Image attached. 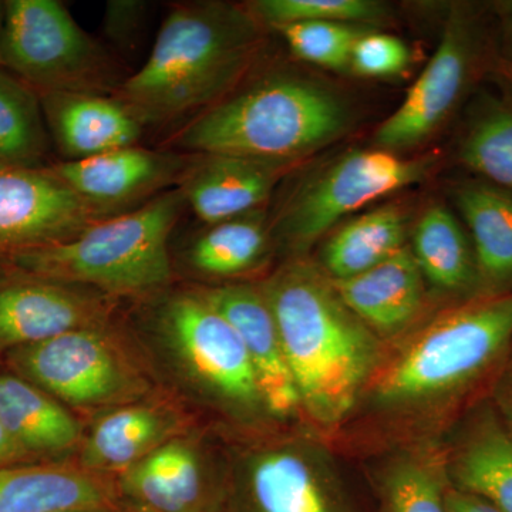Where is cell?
Masks as SVG:
<instances>
[{
  "label": "cell",
  "instance_id": "6da1fadb",
  "mask_svg": "<svg viewBox=\"0 0 512 512\" xmlns=\"http://www.w3.org/2000/svg\"><path fill=\"white\" fill-rule=\"evenodd\" d=\"M259 286L274 313L301 412L322 429L340 426L382 360L379 336L302 256H292Z\"/></svg>",
  "mask_w": 512,
  "mask_h": 512
},
{
  "label": "cell",
  "instance_id": "7a4b0ae2",
  "mask_svg": "<svg viewBox=\"0 0 512 512\" xmlns=\"http://www.w3.org/2000/svg\"><path fill=\"white\" fill-rule=\"evenodd\" d=\"M262 29L245 6L178 3L146 63L114 96L146 126L197 116L237 89L261 52Z\"/></svg>",
  "mask_w": 512,
  "mask_h": 512
},
{
  "label": "cell",
  "instance_id": "3957f363",
  "mask_svg": "<svg viewBox=\"0 0 512 512\" xmlns=\"http://www.w3.org/2000/svg\"><path fill=\"white\" fill-rule=\"evenodd\" d=\"M350 124L348 104L329 87L288 70H272L192 117L170 146L187 154L292 165L338 140Z\"/></svg>",
  "mask_w": 512,
  "mask_h": 512
},
{
  "label": "cell",
  "instance_id": "277c9868",
  "mask_svg": "<svg viewBox=\"0 0 512 512\" xmlns=\"http://www.w3.org/2000/svg\"><path fill=\"white\" fill-rule=\"evenodd\" d=\"M512 346V291L471 298L382 357L365 394L384 410H410L467 390Z\"/></svg>",
  "mask_w": 512,
  "mask_h": 512
},
{
  "label": "cell",
  "instance_id": "5b68a950",
  "mask_svg": "<svg viewBox=\"0 0 512 512\" xmlns=\"http://www.w3.org/2000/svg\"><path fill=\"white\" fill-rule=\"evenodd\" d=\"M187 208L177 187L84 229L52 247L0 258L2 264L56 281L89 286L121 301L148 298L174 282L170 237Z\"/></svg>",
  "mask_w": 512,
  "mask_h": 512
},
{
  "label": "cell",
  "instance_id": "8992f818",
  "mask_svg": "<svg viewBox=\"0 0 512 512\" xmlns=\"http://www.w3.org/2000/svg\"><path fill=\"white\" fill-rule=\"evenodd\" d=\"M10 373L73 413L103 414L156 393L153 373L113 322L5 353Z\"/></svg>",
  "mask_w": 512,
  "mask_h": 512
},
{
  "label": "cell",
  "instance_id": "52a82bcc",
  "mask_svg": "<svg viewBox=\"0 0 512 512\" xmlns=\"http://www.w3.org/2000/svg\"><path fill=\"white\" fill-rule=\"evenodd\" d=\"M192 386L228 412H266L244 343L201 286L173 285L137 301Z\"/></svg>",
  "mask_w": 512,
  "mask_h": 512
},
{
  "label": "cell",
  "instance_id": "ba28073f",
  "mask_svg": "<svg viewBox=\"0 0 512 512\" xmlns=\"http://www.w3.org/2000/svg\"><path fill=\"white\" fill-rule=\"evenodd\" d=\"M0 67L37 93L116 94L127 79L59 0L3 2Z\"/></svg>",
  "mask_w": 512,
  "mask_h": 512
},
{
  "label": "cell",
  "instance_id": "9c48e42d",
  "mask_svg": "<svg viewBox=\"0 0 512 512\" xmlns=\"http://www.w3.org/2000/svg\"><path fill=\"white\" fill-rule=\"evenodd\" d=\"M433 157L404 158L380 150H353L303 175L274 217L272 242L293 256H302L349 214L419 184L429 175Z\"/></svg>",
  "mask_w": 512,
  "mask_h": 512
},
{
  "label": "cell",
  "instance_id": "30bf717a",
  "mask_svg": "<svg viewBox=\"0 0 512 512\" xmlns=\"http://www.w3.org/2000/svg\"><path fill=\"white\" fill-rule=\"evenodd\" d=\"M220 512H357L318 447L266 440L244 450L224 481Z\"/></svg>",
  "mask_w": 512,
  "mask_h": 512
},
{
  "label": "cell",
  "instance_id": "8fae6325",
  "mask_svg": "<svg viewBox=\"0 0 512 512\" xmlns=\"http://www.w3.org/2000/svg\"><path fill=\"white\" fill-rule=\"evenodd\" d=\"M477 46L476 18L466 6H453L430 62L410 87L399 109L377 128L376 148L397 154L420 146L439 130L463 96Z\"/></svg>",
  "mask_w": 512,
  "mask_h": 512
},
{
  "label": "cell",
  "instance_id": "7c38bea8",
  "mask_svg": "<svg viewBox=\"0 0 512 512\" xmlns=\"http://www.w3.org/2000/svg\"><path fill=\"white\" fill-rule=\"evenodd\" d=\"M119 299L0 262V355L113 322Z\"/></svg>",
  "mask_w": 512,
  "mask_h": 512
},
{
  "label": "cell",
  "instance_id": "4fadbf2b",
  "mask_svg": "<svg viewBox=\"0 0 512 512\" xmlns=\"http://www.w3.org/2000/svg\"><path fill=\"white\" fill-rule=\"evenodd\" d=\"M103 220L50 165L0 171V258L62 244Z\"/></svg>",
  "mask_w": 512,
  "mask_h": 512
},
{
  "label": "cell",
  "instance_id": "5bb4252c",
  "mask_svg": "<svg viewBox=\"0 0 512 512\" xmlns=\"http://www.w3.org/2000/svg\"><path fill=\"white\" fill-rule=\"evenodd\" d=\"M194 154L131 146L50 165L103 218L136 210L180 183Z\"/></svg>",
  "mask_w": 512,
  "mask_h": 512
},
{
  "label": "cell",
  "instance_id": "9a60e30c",
  "mask_svg": "<svg viewBox=\"0 0 512 512\" xmlns=\"http://www.w3.org/2000/svg\"><path fill=\"white\" fill-rule=\"evenodd\" d=\"M117 485L121 503L146 512H220L224 490L192 431L121 473Z\"/></svg>",
  "mask_w": 512,
  "mask_h": 512
},
{
  "label": "cell",
  "instance_id": "2e32d148",
  "mask_svg": "<svg viewBox=\"0 0 512 512\" xmlns=\"http://www.w3.org/2000/svg\"><path fill=\"white\" fill-rule=\"evenodd\" d=\"M192 431V416L170 394L156 393L100 414L76 460L96 473H121L175 437Z\"/></svg>",
  "mask_w": 512,
  "mask_h": 512
},
{
  "label": "cell",
  "instance_id": "e0dca14e",
  "mask_svg": "<svg viewBox=\"0 0 512 512\" xmlns=\"http://www.w3.org/2000/svg\"><path fill=\"white\" fill-rule=\"evenodd\" d=\"M201 289L244 343L266 413L285 419L301 412L278 325L261 286L228 282Z\"/></svg>",
  "mask_w": 512,
  "mask_h": 512
},
{
  "label": "cell",
  "instance_id": "ac0fdd59",
  "mask_svg": "<svg viewBox=\"0 0 512 512\" xmlns=\"http://www.w3.org/2000/svg\"><path fill=\"white\" fill-rule=\"evenodd\" d=\"M52 146L63 161H80L137 146L146 124L114 94L39 93Z\"/></svg>",
  "mask_w": 512,
  "mask_h": 512
},
{
  "label": "cell",
  "instance_id": "d6986e66",
  "mask_svg": "<svg viewBox=\"0 0 512 512\" xmlns=\"http://www.w3.org/2000/svg\"><path fill=\"white\" fill-rule=\"evenodd\" d=\"M289 164L255 158L194 154L177 188L205 225L264 210Z\"/></svg>",
  "mask_w": 512,
  "mask_h": 512
},
{
  "label": "cell",
  "instance_id": "ffe728a7",
  "mask_svg": "<svg viewBox=\"0 0 512 512\" xmlns=\"http://www.w3.org/2000/svg\"><path fill=\"white\" fill-rule=\"evenodd\" d=\"M121 504L117 478L89 470L76 458L0 468V512H56Z\"/></svg>",
  "mask_w": 512,
  "mask_h": 512
},
{
  "label": "cell",
  "instance_id": "44dd1931",
  "mask_svg": "<svg viewBox=\"0 0 512 512\" xmlns=\"http://www.w3.org/2000/svg\"><path fill=\"white\" fill-rule=\"evenodd\" d=\"M332 284L350 311L384 338L409 328L423 308L424 276L410 247L363 274Z\"/></svg>",
  "mask_w": 512,
  "mask_h": 512
},
{
  "label": "cell",
  "instance_id": "7402d4cb",
  "mask_svg": "<svg viewBox=\"0 0 512 512\" xmlns=\"http://www.w3.org/2000/svg\"><path fill=\"white\" fill-rule=\"evenodd\" d=\"M0 421L36 461L72 458L86 436L76 413L13 373H0Z\"/></svg>",
  "mask_w": 512,
  "mask_h": 512
},
{
  "label": "cell",
  "instance_id": "603a6c76",
  "mask_svg": "<svg viewBox=\"0 0 512 512\" xmlns=\"http://www.w3.org/2000/svg\"><path fill=\"white\" fill-rule=\"evenodd\" d=\"M448 483L512 512V434L494 406L471 416L446 454Z\"/></svg>",
  "mask_w": 512,
  "mask_h": 512
},
{
  "label": "cell",
  "instance_id": "cb8c5ba5",
  "mask_svg": "<svg viewBox=\"0 0 512 512\" xmlns=\"http://www.w3.org/2000/svg\"><path fill=\"white\" fill-rule=\"evenodd\" d=\"M470 232L481 291L503 292L512 285V192L488 181H468L454 194Z\"/></svg>",
  "mask_w": 512,
  "mask_h": 512
},
{
  "label": "cell",
  "instance_id": "d4e9b609",
  "mask_svg": "<svg viewBox=\"0 0 512 512\" xmlns=\"http://www.w3.org/2000/svg\"><path fill=\"white\" fill-rule=\"evenodd\" d=\"M272 247L269 218L259 210L207 225L191 238L181 259L191 275L228 284L261 268Z\"/></svg>",
  "mask_w": 512,
  "mask_h": 512
},
{
  "label": "cell",
  "instance_id": "484cf974",
  "mask_svg": "<svg viewBox=\"0 0 512 512\" xmlns=\"http://www.w3.org/2000/svg\"><path fill=\"white\" fill-rule=\"evenodd\" d=\"M410 251L424 281L448 295L476 298L481 291L476 256L463 225L444 205L421 214L412 232Z\"/></svg>",
  "mask_w": 512,
  "mask_h": 512
},
{
  "label": "cell",
  "instance_id": "4316f807",
  "mask_svg": "<svg viewBox=\"0 0 512 512\" xmlns=\"http://www.w3.org/2000/svg\"><path fill=\"white\" fill-rule=\"evenodd\" d=\"M406 241V214L397 205H383L329 235L320 254L322 272L332 281L363 274L406 248Z\"/></svg>",
  "mask_w": 512,
  "mask_h": 512
},
{
  "label": "cell",
  "instance_id": "83f0119b",
  "mask_svg": "<svg viewBox=\"0 0 512 512\" xmlns=\"http://www.w3.org/2000/svg\"><path fill=\"white\" fill-rule=\"evenodd\" d=\"M50 147L39 93L0 67V163L6 168L49 167Z\"/></svg>",
  "mask_w": 512,
  "mask_h": 512
},
{
  "label": "cell",
  "instance_id": "f1b7e54d",
  "mask_svg": "<svg viewBox=\"0 0 512 512\" xmlns=\"http://www.w3.org/2000/svg\"><path fill=\"white\" fill-rule=\"evenodd\" d=\"M446 454L416 447L394 457L380 476L382 512H447Z\"/></svg>",
  "mask_w": 512,
  "mask_h": 512
},
{
  "label": "cell",
  "instance_id": "f546056e",
  "mask_svg": "<svg viewBox=\"0 0 512 512\" xmlns=\"http://www.w3.org/2000/svg\"><path fill=\"white\" fill-rule=\"evenodd\" d=\"M460 158L484 181L512 192V109L490 101L468 124Z\"/></svg>",
  "mask_w": 512,
  "mask_h": 512
},
{
  "label": "cell",
  "instance_id": "4dcf8cb0",
  "mask_svg": "<svg viewBox=\"0 0 512 512\" xmlns=\"http://www.w3.org/2000/svg\"><path fill=\"white\" fill-rule=\"evenodd\" d=\"M245 8L262 26L284 28L305 22H338L366 26L387 18L384 3L375 0H254Z\"/></svg>",
  "mask_w": 512,
  "mask_h": 512
},
{
  "label": "cell",
  "instance_id": "1f68e13d",
  "mask_svg": "<svg viewBox=\"0 0 512 512\" xmlns=\"http://www.w3.org/2000/svg\"><path fill=\"white\" fill-rule=\"evenodd\" d=\"M366 26L338 22H305L278 28L293 55L305 62L343 70L350 67L357 40L366 32Z\"/></svg>",
  "mask_w": 512,
  "mask_h": 512
},
{
  "label": "cell",
  "instance_id": "d6a6232c",
  "mask_svg": "<svg viewBox=\"0 0 512 512\" xmlns=\"http://www.w3.org/2000/svg\"><path fill=\"white\" fill-rule=\"evenodd\" d=\"M410 56L412 52L399 37L369 30L357 40L350 69L359 76L386 79L403 73Z\"/></svg>",
  "mask_w": 512,
  "mask_h": 512
},
{
  "label": "cell",
  "instance_id": "836d02e7",
  "mask_svg": "<svg viewBox=\"0 0 512 512\" xmlns=\"http://www.w3.org/2000/svg\"><path fill=\"white\" fill-rule=\"evenodd\" d=\"M150 9V3L143 0H110L104 12V35L120 49H133L146 26Z\"/></svg>",
  "mask_w": 512,
  "mask_h": 512
},
{
  "label": "cell",
  "instance_id": "e575fe53",
  "mask_svg": "<svg viewBox=\"0 0 512 512\" xmlns=\"http://www.w3.org/2000/svg\"><path fill=\"white\" fill-rule=\"evenodd\" d=\"M447 512H503L490 501L476 494L466 493L448 485L446 493Z\"/></svg>",
  "mask_w": 512,
  "mask_h": 512
},
{
  "label": "cell",
  "instance_id": "d590c367",
  "mask_svg": "<svg viewBox=\"0 0 512 512\" xmlns=\"http://www.w3.org/2000/svg\"><path fill=\"white\" fill-rule=\"evenodd\" d=\"M494 409L501 417L505 427L512 434V367L505 370L501 379L498 380L494 392Z\"/></svg>",
  "mask_w": 512,
  "mask_h": 512
},
{
  "label": "cell",
  "instance_id": "8d00e7d4",
  "mask_svg": "<svg viewBox=\"0 0 512 512\" xmlns=\"http://www.w3.org/2000/svg\"><path fill=\"white\" fill-rule=\"evenodd\" d=\"M37 463L23 450L22 446L13 439L12 434L0 421V468L16 466V464Z\"/></svg>",
  "mask_w": 512,
  "mask_h": 512
},
{
  "label": "cell",
  "instance_id": "74e56055",
  "mask_svg": "<svg viewBox=\"0 0 512 512\" xmlns=\"http://www.w3.org/2000/svg\"><path fill=\"white\" fill-rule=\"evenodd\" d=\"M503 29L505 46L512 64V3L503 6Z\"/></svg>",
  "mask_w": 512,
  "mask_h": 512
},
{
  "label": "cell",
  "instance_id": "f35d334b",
  "mask_svg": "<svg viewBox=\"0 0 512 512\" xmlns=\"http://www.w3.org/2000/svg\"><path fill=\"white\" fill-rule=\"evenodd\" d=\"M56 512H123V504L119 507H83V508H70V510L56 511Z\"/></svg>",
  "mask_w": 512,
  "mask_h": 512
},
{
  "label": "cell",
  "instance_id": "ab89813d",
  "mask_svg": "<svg viewBox=\"0 0 512 512\" xmlns=\"http://www.w3.org/2000/svg\"><path fill=\"white\" fill-rule=\"evenodd\" d=\"M3 10H5V6H3V2H0V36H2Z\"/></svg>",
  "mask_w": 512,
  "mask_h": 512
},
{
  "label": "cell",
  "instance_id": "60d3db41",
  "mask_svg": "<svg viewBox=\"0 0 512 512\" xmlns=\"http://www.w3.org/2000/svg\"><path fill=\"white\" fill-rule=\"evenodd\" d=\"M123 512H146V511L137 510V508L128 507V505L123 504Z\"/></svg>",
  "mask_w": 512,
  "mask_h": 512
},
{
  "label": "cell",
  "instance_id": "b9f144b4",
  "mask_svg": "<svg viewBox=\"0 0 512 512\" xmlns=\"http://www.w3.org/2000/svg\"><path fill=\"white\" fill-rule=\"evenodd\" d=\"M5 168H6V167H5V165H3L2 163H0V171L5 170Z\"/></svg>",
  "mask_w": 512,
  "mask_h": 512
},
{
  "label": "cell",
  "instance_id": "7bdbcfd3",
  "mask_svg": "<svg viewBox=\"0 0 512 512\" xmlns=\"http://www.w3.org/2000/svg\"><path fill=\"white\" fill-rule=\"evenodd\" d=\"M511 348H512V346H511ZM510 366L512 367V359H511V363H510Z\"/></svg>",
  "mask_w": 512,
  "mask_h": 512
}]
</instances>
